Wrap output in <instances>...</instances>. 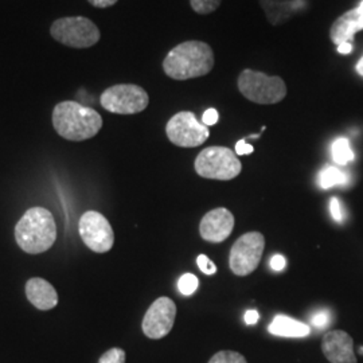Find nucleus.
<instances>
[{"instance_id": "26", "label": "nucleus", "mask_w": 363, "mask_h": 363, "mask_svg": "<svg viewBox=\"0 0 363 363\" xmlns=\"http://www.w3.org/2000/svg\"><path fill=\"white\" fill-rule=\"evenodd\" d=\"M311 320L313 327H316V328H325V327L330 325L331 318H330V313H328V312L322 311L315 313V315L312 316Z\"/></svg>"}, {"instance_id": "11", "label": "nucleus", "mask_w": 363, "mask_h": 363, "mask_svg": "<svg viewBox=\"0 0 363 363\" xmlns=\"http://www.w3.org/2000/svg\"><path fill=\"white\" fill-rule=\"evenodd\" d=\"M177 318V306L169 298H159L155 300L148 311L144 315V335L150 339H162L167 337Z\"/></svg>"}, {"instance_id": "8", "label": "nucleus", "mask_w": 363, "mask_h": 363, "mask_svg": "<svg viewBox=\"0 0 363 363\" xmlns=\"http://www.w3.org/2000/svg\"><path fill=\"white\" fill-rule=\"evenodd\" d=\"M265 238L259 232H249L241 235L230 249L229 265L234 274L247 276L255 272L264 253Z\"/></svg>"}, {"instance_id": "9", "label": "nucleus", "mask_w": 363, "mask_h": 363, "mask_svg": "<svg viewBox=\"0 0 363 363\" xmlns=\"http://www.w3.org/2000/svg\"><path fill=\"white\" fill-rule=\"evenodd\" d=\"M169 142L182 148H195L205 143L210 136L208 125L199 123L193 112L183 111L171 117L166 125Z\"/></svg>"}, {"instance_id": "23", "label": "nucleus", "mask_w": 363, "mask_h": 363, "mask_svg": "<svg viewBox=\"0 0 363 363\" xmlns=\"http://www.w3.org/2000/svg\"><path fill=\"white\" fill-rule=\"evenodd\" d=\"M125 357H127L125 351L118 347H113L101 355L99 363H125Z\"/></svg>"}, {"instance_id": "21", "label": "nucleus", "mask_w": 363, "mask_h": 363, "mask_svg": "<svg viewBox=\"0 0 363 363\" xmlns=\"http://www.w3.org/2000/svg\"><path fill=\"white\" fill-rule=\"evenodd\" d=\"M220 1L222 0H190V4L195 13L208 15L214 13L220 7Z\"/></svg>"}, {"instance_id": "7", "label": "nucleus", "mask_w": 363, "mask_h": 363, "mask_svg": "<svg viewBox=\"0 0 363 363\" xmlns=\"http://www.w3.org/2000/svg\"><path fill=\"white\" fill-rule=\"evenodd\" d=\"M100 104L108 112L116 115H135L148 106L150 96L139 85L117 84L104 91Z\"/></svg>"}, {"instance_id": "25", "label": "nucleus", "mask_w": 363, "mask_h": 363, "mask_svg": "<svg viewBox=\"0 0 363 363\" xmlns=\"http://www.w3.org/2000/svg\"><path fill=\"white\" fill-rule=\"evenodd\" d=\"M330 211H331V216H333V218L337 223H343V220H345V216H343V210H342V205H340V202H339V199L337 198H331V201H330Z\"/></svg>"}, {"instance_id": "30", "label": "nucleus", "mask_w": 363, "mask_h": 363, "mask_svg": "<svg viewBox=\"0 0 363 363\" xmlns=\"http://www.w3.org/2000/svg\"><path fill=\"white\" fill-rule=\"evenodd\" d=\"M96 9H108L115 6L118 0H88Z\"/></svg>"}, {"instance_id": "20", "label": "nucleus", "mask_w": 363, "mask_h": 363, "mask_svg": "<svg viewBox=\"0 0 363 363\" xmlns=\"http://www.w3.org/2000/svg\"><path fill=\"white\" fill-rule=\"evenodd\" d=\"M208 363H247L245 357L235 351L223 350L214 354Z\"/></svg>"}, {"instance_id": "6", "label": "nucleus", "mask_w": 363, "mask_h": 363, "mask_svg": "<svg viewBox=\"0 0 363 363\" xmlns=\"http://www.w3.org/2000/svg\"><path fill=\"white\" fill-rule=\"evenodd\" d=\"M50 34L60 43L73 49H86L100 40V30L91 19L84 16H66L57 19Z\"/></svg>"}, {"instance_id": "19", "label": "nucleus", "mask_w": 363, "mask_h": 363, "mask_svg": "<svg viewBox=\"0 0 363 363\" xmlns=\"http://www.w3.org/2000/svg\"><path fill=\"white\" fill-rule=\"evenodd\" d=\"M331 152H333V159L340 166H346L347 163L352 162L354 157H355L352 150H351L349 140L345 139V138H339L333 143Z\"/></svg>"}, {"instance_id": "17", "label": "nucleus", "mask_w": 363, "mask_h": 363, "mask_svg": "<svg viewBox=\"0 0 363 363\" xmlns=\"http://www.w3.org/2000/svg\"><path fill=\"white\" fill-rule=\"evenodd\" d=\"M268 330L276 337H304L310 335V333H311L310 325L301 323L296 319H292L286 315L274 316Z\"/></svg>"}, {"instance_id": "27", "label": "nucleus", "mask_w": 363, "mask_h": 363, "mask_svg": "<svg viewBox=\"0 0 363 363\" xmlns=\"http://www.w3.org/2000/svg\"><path fill=\"white\" fill-rule=\"evenodd\" d=\"M218 120H220L218 111H217V109H214V108H210V109H208V111L203 113V117H202V124H205V125H208V127H211V125L217 124V123H218Z\"/></svg>"}, {"instance_id": "2", "label": "nucleus", "mask_w": 363, "mask_h": 363, "mask_svg": "<svg viewBox=\"0 0 363 363\" xmlns=\"http://www.w3.org/2000/svg\"><path fill=\"white\" fill-rule=\"evenodd\" d=\"M52 120L57 133L70 142L91 139L103 128L101 115L77 101H62L55 105Z\"/></svg>"}, {"instance_id": "15", "label": "nucleus", "mask_w": 363, "mask_h": 363, "mask_svg": "<svg viewBox=\"0 0 363 363\" xmlns=\"http://www.w3.org/2000/svg\"><path fill=\"white\" fill-rule=\"evenodd\" d=\"M363 30L362 19L358 9H352L350 11L339 16L330 28V38L335 43H351L358 31Z\"/></svg>"}, {"instance_id": "31", "label": "nucleus", "mask_w": 363, "mask_h": 363, "mask_svg": "<svg viewBox=\"0 0 363 363\" xmlns=\"http://www.w3.org/2000/svg\"><path fill=\"white\" fill-rule=\"evenodd\" d=\"M259 313L257 311H255V310H250V311H247L245 313V323L247 325H256L259 322Z\"/></svg>"}, {"instance_id": "3", "label": "nucleus", "mask_w": 363, "mask_h": 363, "mask_svg": "<svg viewBox=\"0 0 363 363\" xmlns=\"http://www.w3.org/2000/svg\"><path fill=\"white\" fill-rule=\"evenodd\" d=\"M18 247L28 255L48 252L57 240V225L52 213L45 208H31L15 226Z\"/></svg>"}, {"instance_id": "5", "label": "nucleus", "mask_w": 363, "mask_h": 363, "mask_svg": "<svg viewBox=\"0 0 363 363\" xmlns=\"http://www.w3.org/2000/svg\"><path fill=\"white\" fill-rule=\"evenodd\" d=\"M196 174L206 179L232 181L241 174L242 164L237 154L226 147H208L194 162Z\"/></svg>"}, {"instance_id": "33", "label": "nucleus", "mask_w": 363, "mask_h": 363, "mask_svg": "<svg viewBox=\"0 0 363 363\" xmlns=\"http://www.w3.org/2000/svg\"><path fill=\"white\" fill-rule=\"evenodd\" d=\"M357 72H358L359 76H362L363 77V57L358 61V64H357Z\"/></svg>"}, {"instance_id": "13", "label": "nucleus", "mask_w": 363, "mask_h": 363, "mask_svg": "<svg viewBox=\"0 0 363 363\" xmlns=\"http://www.w3.org/2000/svg\"><path fill=\"white\" fill-rule=\"evenodd\" d=\"M322 351L331 363H357L354 340L342 330L325 333L322 339Z\"/></svg>"}, {"instance_id": "18", "label": "nucleus", "mask_w": 363, "mask_h": 363, "mask_svg": "<svg viewBox=\"0 0 363 363\" xmlns=\"http://www.w3.org/2000/svg\"><path fill=\"white\" fill-rule=\"evenodd\" d=\"M318 182L322 189L327 190V189H331L335 186L345 184L347 182V177L337 167H327L319 174Z\"/></svg>"}, {"instance_id": "34", "label": "nucleus", "mask_w": 363, "mask_h": 363, "mask_svg": "<svg viewBox=\"0 0 363 363\" xmlns=\"http://www.w3.org/2000/svg\"><path fill=\"white\" fill-rule=\"evenodd\" d=\"M358 9V11H359V13H361V19H362V23H363V1L357 7Z\"/></svg>"}, {"instance_id": "12", "label": "nucleus", "mask_w": 363, "mask_h": 363, "mask_svg": "<svg viewBox=\"0 0 363 363\" xmlns=\"http://www.w3.org/2000/svg\"><path fill=\"white\" fill-rule=\"evenodd\" d=\"M233 229L234 216L226 208H217L208 211L199 225L201 237L213 244L225 241L232 234Z\"/></svg>"}, {"instance_id": "16", "label": "nucleus", "mask_w": 363, "mask_h": 363, "mask_svg": "<svg viewBox=\"0 0 363 363\" xmlns=\"http://www.w3.org/2000/svg\"><path fill=\"white\" fill-rule=\"evenodd\" d=\"M268 22L277 26L286 23L295 13L304 9V0H259Z\"/></svg>"}, {"instance_id": "29", "label": "nucleus", "mask_w": 363, "mask_h": 363, "mask_svg": "<svg viewBox=\"0 0 363 363\" xmlns=\"http://www.w3.org/2000/svg\"><path fill=\"white\" fill-rule=\"evenodd\" d=\"M286 259L281 255H276L271 259V268L276 272H280L286 268Z\"/></svg>"}, {"instance_id": "24", "label": "nucleus", "mask_w": 363, "mask_h": 363, "mask_svg": "<svg viewBox=\"0 0 363 363\" xmlns=\"http://www.w3.org/2000/svg\"><path fill=\"white\" fill-rule=\"evenodd\" d=\"M196 264H198L199 269L205 273V274L211 276V274L217 272V265L211 259H208L206 255H199L198 259H196Z\"/></svg>"}, {"instance_id": "22", "label": "nucleus", "mask_w": 363, "mask_h": 363, "mask_svg": "<svg viewBox=\"0 0 363 363\" xmlns=\"http://www.w3.org/2000/svg\"><path fill=\"white\" fill-rule=\"evenodd\" d=\"M178 288H179L182 295L189 296V295L194 294L198 288V277L191 273L183 274L178 281Z\"/></svg>"}, {"instance_id": "32", "label": "nucleus", "mask_w": 363, "mask_h": 363, "mask_svg": "<svg viewBox=\"0 0 363 363\" xmlns=\"http://www.w3.org/2000/svg\"><path fill=\"white\" fill-rule=\"evenodd\" d=\"M351 52H352V43L346 42V43L337 45V52L339 54H350Z\"/></svg>"}, {"instance_id": "10", "label": "nucleus", "mask_w": 363, "mask_h": 363, "mask_svg": "<svg viewBox=\"0 0 363 363\" xmlns=\"http://www.w3.org/2000/svg\"><path fill=\"white\" fill-rule=\"evenodd\" d=\"M84 244L96 253H106L115 244V233L109 220L99 211H86L78 223Z\"/></svg>"}, {"instance_id": "1", "label": "nucleus", "mask_w": 363, "mask_h": 363, "mask_svg": "<svg viewBox=\"0 0 363 363\" xmlns=\"http://www.w3.org/2000/svg\"><path fill=\"white\" fill-rule=\"evenodd\" d=\"M214 64V52L206 42L186 40L169 50L163 61V70L169 78L184 81L206 76Z\"/></svg>"}, {"instance_id": "28", "label": "nucleus", "mask_w": 363, "mask_h": 363, "mask_svg": "<svg viewBox=\"0 0 363 363\" xmlns=\"http://www.w3.org/2000/svg\"><path fill=\"white\" fill-rule=\"evenodd\" d=\"M253 151H255V148H253V145H250V144H247L244 139L242 140H240L238 143L235 144V154L237 156L241 155H250V154H253Z\"/></svg>"}, {"instance_id": "4", "label": "nucleus", "mask_w": 363, "mask_h": 363, "mask_svg": "<svg viewBox=\"0 0 363 363\" xmlns=\"http://www.w3.org/2000/svg\"><path fill=\"white\" fill-rule=\"evenodd\" d=\"M237 85L241 94L256 104H277L286 96V85L283 78L268 76L252 69H245L240 73Z\"/></svg>"}, {"instance_id": "14", "label": "nucleus", "mask_w": 363, "mask_h": 363, "mask_svg": "<svg viewBox=\"0 0 363 363\" xmlns=\"http://www.w3.org/2000/svg\"><path fill=\"white\" fill-rule=\"evenodd\" d=\"M26 296L28 301L40 311H49L57 307L58 294L55 288L40 277H33L26 283Z\"/></svg>"}]
</instances>
